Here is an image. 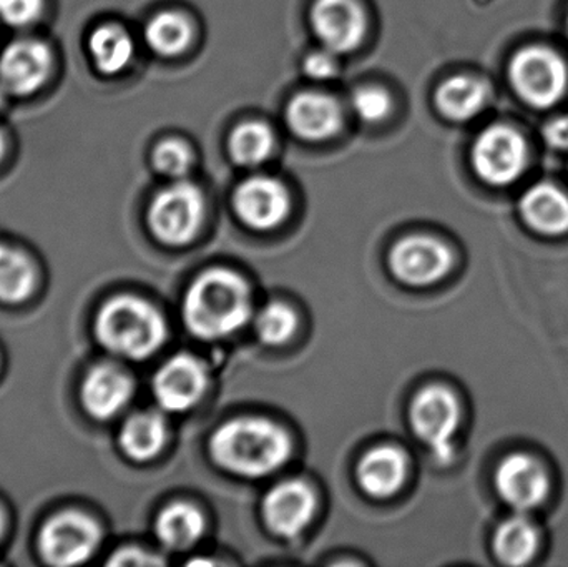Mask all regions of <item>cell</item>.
Masks as SVG:
<instances>
[{"mask_svg": "<svg viewBox=\"0 0 568 567\" xmlns=\"http://www.w3.org/2000/svg\"><path fill=\"white\" fill-rule=\"evenodd\" d=\"M252 315V296L245 280L229 270L203 273L183 303V318L193 335L220 340L242 328Z\"/></svg>", "mask_w": 568, "mask_h": 567, "instance_id": "1", "label": "cell"}, {"mask_svg": "<svg viewBox=\"0 0 568 567\" xmlns=\"http://www.w3.org/2000/svg\"><path fill=\"white\" fill-rule=\"evenodd\" d=\"M210 452L226 472L258 478L282 468L290 458L291 439L268 419H235L213 435Z\"/></svg>", "mask_w": 568, "mask_h": 567, "instance_id": "2", "label": "cell"}, {"mask_svg": "<svg viewBox=\"0 0 568 567\" xmlns=\"http://www.w3.org/2000/svg\"><path fill=\"white\" fill-rule=\"evenodd\" d=\"M97 336L115 355L145 360L165 343L166 325L150 303L135 296H119L100 310Z\"/></svg>", "mask_w": 568, "mask_h": 567, "instance_id": "3", "label": "cell"}, {"mask_svg": "<svg viewBox=\"0 0 568 567\" xmlns=\"http://www.w3.org/2000/svg\"><path fill=\"white\" fill-rule=\"evenodd\" d=\"M509 80L514 92L527 105L552 109L566 97L568 67L564 57L550 47H524L510 60Z\"/></svg>", "mask_w": 568, "mask_h": 567, "instance_id": "4", "label": "cell"}, {"mask_svg": "<svg viewBox=\"0 0 568 567\" xmlns=\"http://www.w3.org/2000/svg\"><path fill=\"white\" fill-rule=\"evenodd\" d=\"M205 219V196L195 183L176 180L163 189L149 212L150 229L166 245L192 242Z\"/></svg>", "mask_w": 568, "mask_h": 567, "instance_id": "5", "label": "cell"}, {"mask_svg": "<svg viewBox=\"0 0 568 567\" xmlns=\"http://www.w3.org/2000/svg\"><path fill=\"white\" fill-rule=\"evenodd\" d=\"M473 165L477 176L489 185H510L529 165V145L519 130L496 123L483 130L474 142Z\"/></svg>", "mask_w": 568, "mask_h": 567, "instance_id": "6", "label": "cell"}, {"mask_svg": "<svg viewBox=\"0 0 568 567\" xmlns=\"http://www.w3.org/2000/svg\"><path fill=\"white\" fill-rule=\"evenodd\" d=\"M410 423L437 462L453 459V439L460 423V406L453 392L439 385L424 388L410 406Z\"/></svg>", "mask_w": 568, "mask_h": 567, "instance_id": "7", "label": "cell"}, {"mask_svg": "<svg viewBox=\"0 0 568 567\" xmlns=\"http://www.w3.org/2000/svg\"><path fill=\"white\" fill-rule=\"evenodd\" d=\"M39 545L50 565H83L99 548L100 529L92 518L82 513H62L43 526Z\"/></svg>", "mask_w": 568, "mask_h": 567, "instance_id": "8", "label": "cell"}, {"mask_svg": "<svg viewBox=\"0 0 568 567\" xmlns=\"http://www.w3.org/2000/svg\"><path fill=\"white\" fill-rule=\"evenodd\" d=\"M52 69V50L42 40L17 39L0 53V83L9 95H32L45 85Z\"/></svg>", "mask_w": 568, "mask_h": 567, "instance_id": "9", "label": "cell"}, {"mask_svg": "<svg viewBox=\"0 0 568 567\" xmlns=\"http://www.w3.org/2000/svg\"><path fill=\"white\" fill-rule=\"evenodd\" d=\"M311 27L324 49L337 55L349 53L366 39V10L357 0H316Z\"/></svg>", "mask_w": 568, "mask_h": 567, "instance_id": "10", "label": "cell"}, {"mask_svg": "<svg viewBox=\"0 0 568 567\" xmlns=\"http://www.w3.org/2000/svg\"><path fill=\"white\" fill-rule=\"evenodd\" d=\"M450 266L453 253L433 236H407L390 252V269L407 285H433L449 273Z\"/></svg>", "mask_w": 568, "mask_h": 567, "instance_id": "11", "label": "cell"}, {"mask_svg": "<svg viewBox=\"0 0 568 567\" xmlns=\"http://www.w3.org/2000/svg\"><path fill=\"white\" fill-rule=\"evenodd\" d=\"M496 488L506 505L519 513L544 505L550 479L544 466L526 453L507 456L496 473Z\"/></svg>", "mask_w": 568, "mask_h": 567, "instance_id": "12", "label": "cell"}, {"mask_svg": "<svg viewBox=\"0 0 568 567\" xmlns=\"http://www.w3.org/2000/svg\"><path fill=\"white\" fill-rule=\"evenodd\" d=\"M233 205L246 225L255 230H272L290 213V193L280 180L252 176L236 189Z\"/></svg>", "mask_w": 568, "mask_h": 567, "instance_id": "13", "label": "cell"}, {"mask_svg": "<svg viewBox=\"0 0 568 567\" xmlns=\"http://www.w3.org/2000/svg\"><path fill=\"white\" fill-rule=\"evenodd\" d=\"M206 388V373L199 360L179 355L156 373L153 389L160 406L166 412L180 413L193 408Z\"/></svg>", "mask_w": 568, "mask_h": 567, "instance_id": "14", "label": "cell"}, {"mask_svg": "<svg viewBox=\"0 0 568 567\" xmlns=\"http://www.w3.org/2000/svg\"><path fill=\"white\" fill-rule=\"evenodd\" d=\"M343 109L334 97L323 92H303L293 97L286 109L291 132L306 142L333 139L343 126Z\"/></svg>", "mask_w": 568, "mask_h": 567, "instance_id": "15", "label": "cell"}, {"mask_svg": "<svg viewBox=\"0 0 568 567\" xmlns=\"http://www.w3.org/2000/svg\"><path fill=\"white\" fill-rule=\"evenodd\" d=\"M316 499L303 482H284L266 495L263 516L266 525L283 538H296L313 519Z\"/></svg>", "mask_w": 568, "mask_h": 567, "instance_id": "16", "label": "cell"}, {"mask_svg": "<svg viewBox=\"0 0 568 567\" xmlns=\"http://www.w3.org/2000/svg\"><path fill=\"white\" fill-rule=\"evenodd\" d=\"M132 379L112 365L95 366L82 386V402L93 418L109 419L132 398Z\"/></svg>", "mask_w": 568, "mask_h": 567, "instance_id": "17", "label": "cell"}, {"mask_svg": "<svg viewBox=\"0 0 568 567\" xmlns=\"http://www.w3.org/2000/svg\"><path fill=\"white\" fill-rule=\"evenodd\" d=\"M524 222L547 236L568 232V196L552 183H536L524 192L519 202Z\"/></svg>", "mask_w": 568, "mask_h": 567, "instance_id": "18", "label": "cell"}, {"mask_svg": "<svg viewBox=\"0 0 568 567\" xmlns=\"http://www.w3.org/2000/svg\"><path fill=\"white\" fill-rule=\"evenodd\" d=\"M407 458L394 446L371 449L357 466L361 488L374 498L396 495L406 479Z\"/></svg>", "mask_w": 568, "mask_h": 567, "instance_id": "19", "label": "cell"}, {"mask_svg": "<svg viewBox=\"0 0 568 567\" xmlns=\"http://www.w3.org/2000/svg\"><path fill=\"white\" fill-rule=\"evenodd\" d=\"M489 102V89L483 80L470 75H454L436 92V105L446 119L467 122L476 119Z\"/></svg>", "mask_w": 568, "mask_h": 567, "instance_id": "20", "label": "cell"}, {"mask_svg": "<svg viewBox=\"0 0 568 567\" xmlns=\"http://www.w3.org/2000/svg\"><path fill=\"white\" fill-rule=\"evenodd\" d=\"M89 52L100 73L119 75L132 63L135 43L123 27L103 23L90 36Z\"/></svg>", "mask_w": 568, "mask_h": 567, "instance_id": "21", "label": "cell"}, {"mask_svg": "<svg viewBox=\"0 0 568 567\" xmlns=\"http://www.w3.org/2000/svg\"><path fill=\"white\" fill-rule=\"evenodd\" d=\"M539 546V529L524 513L506 519L494 536V551L507 566H524L532 561Z\"/></svg>", "mask_w": 568, "mask_h": 567, "instance_id": "22", "label": "cell"}, {"mask_svg": "<svg viewBox=\"0 0 568 567\" xmlns=\"http://www.w3.org/2000/svg\"><path fill=\"white\" fill-rule=\"evenodd\" d=\"M166 443L165 419L156 413H136L123 425L120 445L135 462L155 458Z\"/></svg>", "mask_w": 568, "mask_h": 567, "instance_id": "23", "label": "cell"}, {"mask_svg": "<svg viewBox=\"0 0 568 567\" xmlns=\"http://www.w3.org/2000/svg\"><path fill=\"white\" fill-rule=\"evenodd\" d=\"M205 533V519L195 506L173 503L163 509L156 522V535L170 549H186L195 545Z\"/></svg>", "mask_w": 568, "mask_h": 567, "instance_id": "24", "label": "cell"}, {"mask_svg": "<svg viewBox=\"0 0 568 567\" xmlns=\"http://www.w3.org/2000/svg\"><path fill=\"white\" fill-rule=\"evenodd\" d=\"M145 42L150 50L162 57L182 55L193 40V26L175 10L159 12L145 26Z\"/></svg>", "mask_w": 568, "mask_h": 567, "instance_id": "25", "label": "cell"}, {"mask_svg": "<svg viewBox=\"0 0 568 567\" xmlns=\"http://www.w3.org/2000/svg\"><path fill=\"white\" fill-rule=\"evenodd\" d=\"M275 133L263 122L242 123L230 136V155L243 166H258L272 156L275 150Z\"/></svg>", "mask_w": 568, "mask_h": 567, "instance_id": "26", "label": "cell"}, {"mask_svg": "<svg viewBox=\"0 0 568 567\" xmlns=\"http://www.w3.org/2000/svg\"><path fill=\"white\" fill-rule=\"evenodd\" d=\"M36 285L32 263L19 250L0 243V302L20 303Z\"/></svg>", "mask_w": 568, "mask_h": 567, "instance_id": "27", "label": "cell"}, {"mask_svg": "<svg viewBox=\"0 0 568 567\" xmlns=\"http://www.w3.org/2000/svg\"><path fill=\"white\" fill-rule=\"evenodd\" d=\"M296 313L284 303H270L256 318V333L266 345H283L296 332Z\"/></svg>", "mask_w": 568, "mask_h": 567, "instance_id": "28", "label": "cell"}, {"mask_svg": "<svg viewBox=\"0 0 568 567\" xmlns=\"http://www.w3.org/2000/svg\"><path fill=\"white\" fill-rule=\"evenodd\" d=\"M153 165L162 175L182 180L193 165V152L185 142L176 139L163 140L153 150Z\"/></svg>", "mask_w": 568, "mask_h": 567, "instance_id": "29", "label": "cell"}, {"mask_svg": "<svg viewBox=\"0 0 568 567\" xmlns=\"http://www.w3.org/2000/svg\"><path fill=\"white\" fill-rule=\"evenodd\" d=\"M354 113L366 123H379L390 115L393 99L381 87H361L351 97Z\"/></svg>", "mask_w": 568, "mask_h": 567, "instance_id": "30", "label": "cell"}, {"mask_svg": "<svg viewBox=\"0 0 568 567\" xmlns=\"http://www.w3.org/2000/svg\"><path fill=\"white\" fill-rule=\"evenodd\" d=\"M45 0H0V20L12 29H27L42 19Z\"/></svg>", "mask_w": 568, "mask_h": 567, "instance_id": "31", "label": "cell"}, {"mask_svg": "<svg viewBox=\"0 0 568 567\" xmlns=\"http://www.w3.org/2000/svg\"><path fill=\"white\" fill-rule=\"evenodd\" d=\"M336 55L337 53L327 49L311 53L304 60V72L310 79L317 80V82L334 79L339 72V62H337Z\"/></svg>", "mask_w": 568, "mask_h": 567, "instance_id": "32", "label": "cell"}, {"mask_svg": "<svg viewBox=\"0 0 568 567\" xmlns=\"http://www.w3.org/2000/svg\"><path fill=\"white\" fill-rule=\"evenodd\" d=\"M544 139L550 149L567 152L568 150V117H557L544 126Z\"/></svg>", "mask_w": 568, "mask_h": 567, "instance_id": "33", "label": "cell"}, {"mask_svg": "<svg viewBox=\"0 0 568 567\" xmlns=\"http://www.w3.org/2000/svg\"><path fill=\"white\" fill-rule=\"evenodd\" d=\"M109 565L113 566H155L162 565L160 559L152 558L140 549H123L116 553L115 558L110 559Z\"/></svg>", "mask_w": 568, "mask_h": 567, "instance_id": "34", "label": "cell"}, {"mask_svg": "<svg viewBox=\"0 0 568 567\" xmlns=\"http://www.w3.org/2000/svg\"><path fill=\"white\" fill-rule=\"evenodd\" d=\"M7 153V139L6 135H3L2 130H0V162H2L3 156H6Z\"/></svg>", "mask_w": 568, "mask_h": 567, "instance_id": "35", "label": "cell"}, {"mask_svg": "<svg viewBox=\"0 0 568 567\" xmlns=\"http://www.w3.org/2000/svg\"><path fill=\"white\" fill-rule=\"evenodd\" d=\"M7 90L3 89V85L2 83H0V109H2L3 105H6V100H7Z\"/></svg>", "mask_w": 568, "mask_h": 567, "instance_id": "36", "label": "cell"}, {"mask_svg": "<svg viewBox=\"0 0 568 567\" xmlns=\"http://www.w3.org/2000/svg\"><path fill=\"white\" fill-rule=\"evenodd\" d=\"M3 533V516L2 513H0V536H2Z\"/></svg>", "mask_w": 568, "mask_h": 567, "instance_id": "37", "label": "cell"}, {"mask_svg": "<svg viewBox=\"0 0 568 567\" xmlns=\"http://www.w3.org/2000/svg\"><path fill=\"white\" fill-rule=\"evenodd\" d=\"M566 26H567V33H568V16H567V23H566Z\"/></svg>", "mask_w": 568, "mask_h": 567, "instance_id": "38", "label": "cell"}]
</instances>
